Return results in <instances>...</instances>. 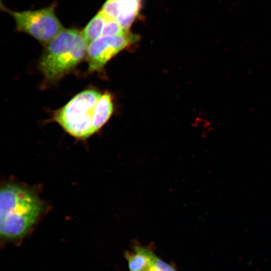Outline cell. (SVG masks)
<instances>
[{"label":"cell","instance_id":"4","mask_svg":"<svg viewBox=\"0 0 271 271\" xmlns=\"http://www.w3.org/2000/svg\"><path fill=\"white\" fill-rule=\"evenodd\" d=\"M1 9L14 19L17 31L27 34L46 46L64 28L55 13V4L34 11H13Z\"/></svg>","mask_w":271,"mask_h":271},{"label":"cell","instance_id":"12","mask_svg":"<svg viewBox=\"0 0 271 271\" xmlns=\"http://www.w3.org/2000/svg\"><path fill=\"white\" fill-rule=\"evenodd\" d=\"M154 266L159 271H176L173 267L163 261L157 257L155 261Z\"/></svg>","mask_w":271,"mask_h":271},{"label":"cell","instance_id":"2","mask_svg":"<svg viewBox=\"0 0 271 271\" xmlns=\"http://www.w3.org/2000/svg\"><path fill=\"white\" fill-rule=\"evenodd\" d=\"M88 43L82 31L64 29L46 46L38 67L46 84L54 83L72 72L86 58Z\"/></svg>","mask_w":271,"mask_h":271},{"label":"cell","instance_id":"10","mask_svg":"<svg viewBox=\"0 0 271 271\" xmlns=\"http://www.w3.org/2000/svg\"><path fill=\"white\" fill-rule=\"evenodd\" d=\"M107 19L116 20L120 12L119 0H107L100 11Z\"/></svg>","mask_w":271,"mask_h":271},{"label":"cell","instance_id":"5","mask_svg":"<svg viewBox=\"0 0 271 271\" xmlns=\"http://www.w3.org/2000/svg\"><path fill=\"white\" fill-rule=\"evenodd\" d=\"M139 38L128 31L120 35L102 36L88 45L86 59L88 71L102 70L106 63L125 47L136 42Z\"/></svg>","mask_w":271,"mask_h":271},{"label":"cell","instance_id":"13","mask_svg":"<svg viewBox=\"0 0 271 271\" xmlns=\"http://www.w3.org/2000/svg\"><path fill=\"white\" fill-rule=\"evenodd\" d=\"M149 271H159L158 269L154 266Z\"/></svg>","mask_w":271,"mask_h":271},{"label":"cell","instance_id":"8","mask_svg":"<svg viewBox=\"0 0 271 271\" xmlns=\"http://www.w3.org/2000/svg\"><path fill=\"white\" fill-rule=\"evenodd\" d=\"M120 12L117 22L124 30L128 31L140 14L143 0H119Z\"/></svg>","mask_w":271,"mask_h":271},{"label":"cell","instance_id":"1","mask_svg":"<svg viewBox=\"0 0 271 271\" xmlns=\"http://www.w3.org/2000/svg\"><path fill=\"white\" fill-rule=\"evenodd\" d=\"M43 210L41 200L32 190L10 183L1 188L0 231L5 238H15L26 234Z\"/></svg>","mask_w":271,"mask_h":271},{"label":"cell","instance_id":"9","mask_svg":"<svg viewBox=\"0 0 271 271\" xmlns=\"http://www.w3.org/2000/svg\"><path fill=\"white\" fill-rule=\"evenodd\" d=\"M106 19L100 11L87 24L82 32L88 44L102 36Z\"/></svg>","mask_w":271,"mask_h":271},{"label":"cell","instance_id":"7","mask_svg":"<svg viewBox=\"0 0 271 271\" xmlns=\"http://www.w3.org/2000/svg\"><path fill=\"white\" fill-rule=\"evenodd\" d=\"M125 256L130 271H149L154 266L157 257L151 251L142 247H136L133 252H127Z\"/></svg>","mask_w":271,"mask_h":271},{"label":"cell","instance_id":"14","mask_svg":"<svg viewBox=\"0 0 271 271\" xmlns=\"http://www.w3.org/2000/svg\"><path fill=\"white\" fill-rule=\"evenodd\" d=\"M109 1H112V0H109Z\"/></svg>","mask_w":271,"mask_h":271},{"label":"cell","instance_id":"11","mask_svg":"<svg viewBox=\"0 0 271 271\" xmlns=\"http://www.w3.org/2000/svg\"><path fill=\"white\" fill-rule=\"evenodd\" d=\"M128 31L124 30L116 20L107 19L102 36H113L120 35Z\"/></svg>","mask_w":271,"mask_h":271},{"label":"cell","instance_id":"3","mask_svg":"<svg viewBox=\"0 0 271 271\" xmlns=\"http://www.w3.org/2000/svg\"><path fill=\"white\" fill-rule=\"evenodd\" d=\"M101 95L92 89L81 91L55 111L53 120L73 137L80 140L86 139L94 134L93 109Z\"/></svg>","mask_w":271,"mask_h":271},{"label":"cell","instance_id":"6","mask_svg":"<svg viewBox=\"0 0 271 271\" xmlns=\"http://www.w3.org/2000/svg\"><path fill=\"white\" fill-rule=\"evenodd\" d=\"M111 95L106 92L101 94L94 106L92 127L93 133L98 131L108 121L113 112Z\"/></svg>","mask_w":271,"mask_h":271}]
</instances>
